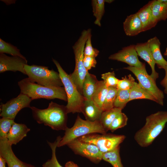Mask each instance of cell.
<instances>
[{"instance_id":"8992f818","label":"cell","mask_w":167,"mask_h":167,"mask_svg":"<svg viewBox=\"0 0 167 167\" xmlns=\"http://www.w3.org/2000/svg\"><path fill=\"white\" fill-rule=\"evenodd\" d=\"M53 61L58 69L66 94L67 103L66 106L67 113H82L85 98L79 92L70 75L57 60L53 59Z\"/></svg>"},{"instance_id":"60d3db41","label":"cell","mask_w":167,"mask_h":167,"mask_svg":"<svg viewBox=\"0 0 167 167\" xmlns=\"http://www.w3.org/2000/svg\"><path fill=\"white\" fill-rule=\"evenodd\" d=\"M113 1V0H105V2H106L109 3H110L112 2Z\"/></svg>"},{"instance_id":"e575fe53","label":"cell","mask_w":167,"mask_h":167,"mask_svg":"<svg viewBox=\"0 0 167 167\" xmlns=\"http://www.w3.org/2000/svg\"><path fill=\"white\" fill-rule=\"evenodd\" d=\"M101 77L108 87H117L119 80L116 77L114 71L102 74L101 75Z\"/></svg>"},{"instance_id":"d6a6232c","label":"cell","mask_w":167,"mask_h":167,"mask_svg":"<svg viewBox=\"0 0 167 167\" xmlns=\"http://www.w3.org/2000/svg\"><path fill=\"white\" fill-rule=\"evenodd\" d=\"M128 118L124 113L121 112L114 119L110 126L109 130L113 132L117 129L123 127L127 124Z\"/></svg>"},{"instance_id":"d4e9b609","label":"cell","mask_w":167,"mask_h":167,"mask_svg":"<svg viewBox=\"0 0 167 167\" xmlns=\"http://www.w3.org/2000/svg\"><path fill=\"white\" fill-rule=\"evenodd\" d=\"M122 110L121 109L114 107L110 110L102 112L100 121L106 132L109 130L110 126L113 120L122 112Z\"/></svg>"},{"instance_id":"f1b7e54d","label":"cell","mask_w":167,"mask_h":167,"mask_svg":"<svg viewBox=\"0 0 167 167\" xmlns=\"http://www.w3.org/2000/svg\"><path fill=\"white\" fill-rule=\"evenodd\" d=\"M130 89L118 90L113 107L122 109L129 102L130 99Z\"/></svg>"},{"instance_id":"3957f363","label":"cell","mask_w":167,"mask_h":167,"mask_svg":"<svg viewBox=\"0 0 167 167\" xmlns=\"http://www.w3.org/2000/svg\"><path fill=\"white\" fill-rule=\"evenodd\" d=\"M20 93L27 95L32 100L41 98L59 99L67 101L66 94L64 87H47L36 83L28 78L18 82Z\"/></svg>"},{"instance_id":"30bf717a","label":"cell","mask_w":167,"mask_h":167,"mask_svg":"<svg viewBox=\"0 0 167 167\" xmlns=\"http://www.w3.org/2000/svg\"><path fill=\"white\" fill-rule=\"evenodd\" d=\"M76 154L88 159L97 164L102 160L103 153L95 145L76 139L66 145Z\"/></svg>"},{"instance_id":"d590c367","label":"cell","mask_w":167,"mask_h":167,"mask_svg":"<svg viewBox=\"0 0 167 167\" xmlns=\"http://www.w3.org/2000/svg\"><path fill=\"white\" fill-rule=\"evenodd\" d=\"M92 35L90 33L85 43L84 50V55L96 57L99 54V50L94 48L92 46L91 41Z\"/></svg>"},{"instance_id":"cb8c5ba5","label":"cell","mask_w":167,"mask_h":167,"mask_svg":"<svg viewBox=\"0 0 167 167\" xmlns=\"http://www.w3.org/2000/svg\"><path fill=\"white\" fill-rule=\"evenodd\" d=\"M108 89L109 87L103 80L98 81L92 98V100L102 109Z\"/></svg>"},{"instance_id":"4316f807","label":"cell","mask_w":167,"mask_h":167,"mask_svg":"<svg viewBox=\"0 0 167 167\" xmlns=\"http://www.w3.org/2000/svg\"><path fill=\"white\" fill-rule=\"evenodd\" d=\"M62 138L60 136H58L53 143L47 141L52 150V157L51 159L48 160L43 164V167H63L58 161L56 154V148Z\"/></svg>"},{"instance_id":"83f0119b","label":"cell","mask_w":167,"mask_h":167,"mask_svg":"<svg viewBox=\"0 0 167 167\" xmlns=\"http://www.w3.org/2000/svg\"><path fill=\"white\" fill-rule=\"evenodd\" d=\"M120 147L103 153L102 160L110 163L113 167H123L120 155Z\"/></svg>"},{"instance_id":"7c38bea8","label":"cell","mask_w":167,"mask_h":167,"mask_svg":"<svg viewBox=\"0 0 167 167\" xmlns=\"http://www.w3.org/2000/svg\"><path fill=\"white\" fill-rule=\"evenodd\" d=\"M109 59L124 62L128 64L129 66L137 68L142 67L145 64L139 59L134 45L122 48L118 52L110 55Z\"/></svg>"},{"instance_id":"44dd1931","label":"cell","mask_w":167,"mask_h":167,"mask_svg":"<svg viewBox=\"0 0 167 167\" xmlns=\"http://www.w3.org/2000/svg\"><path fill=\"white\" fill-rule=\"evenodd\" d=\"M153 17L158 22L167 19V0H154L149 1Z\"/></svg>"},{"instance_id":"836d02e7","label":"cell","mask_w":167,"mask_h":167,"mask_svg":"<svg viewBox=\"0 0 167 167\" xmlns=\"http://www.w3.org/2000/svg\"><path fill=\"white\" fill-rule=\"evenodd\" d=\"M135 79L131 75L127 77L125 76L122 79H119L117 87L118 90H127L130 89L135 83Z\"/></svg>"},{"instance_id":"484cf974","label":"cell","mask_w":167,"mask_h":167,"mask_svg":"<svg viewBox=\"0 0 167 167\" xmlns=\"http://www.w3.org/2000/svg\"><path fill=\"white\" fill-rule=\"evenodd\" d=\"M105 0L92 1L93 15L96 18L94 24L99 27L101 26V20L105 12Z\"/></svg>"},{"instance_id":"f546056e","label":"cell","mask_w":167,"mask_h":167,"mask_svg":"<svg viewBox=\"0 0 167 167\" xmlns=\"http://www.w3.org/2000/svg\"><path fill=\"white\" fill-rule=\"evenodd\" d=\"M118 91L117 87H109L108 91L102 108L103 111L110 110L114 108L113 104Z\"/></svg>"},{"instance_id":"9a60e30c","label":"cell","mask_w":167,"mask_h":167,"mask_svg":"<svg viewBox=\"0 0 167 167\" xmlns=\"http://www.w3.org/2000/svg\"><path fill=\"white\" fill-rule=\"evenodd\" d=\"M135 48L138 56L147 62L152 69L151 77L156 81L159 77L158 73L155 68V62L152 56L148 42L138 43L135 45Z\"/></svg>"},{"instance_id":"e0dca14e","label":"cell","mask_w":167,"mask_h":167,"mask_svg":"<svg viewBox=\"0 0 167 167\" xmlns=\"http://www.w3.org/2000/svg\"><path fill=\"white\" fill-rule=\"evenodd\" d=\"M142 23V32L154 27L158 23L153 16L149 2L136 12Z\"/></svg>"},{"instance_id":"7a4b0ae2","label":"cell","mask_w":167,"mask_h":167,"mask_svg":"<svg viewBox=\"0 0 167 167\" xmlns=\"http://www.w3.org/2000/svg\"><path fill=\"white\" fill-rule=\"evenodd\" d=\"M167 122V111H159L147 116L143 126L135 133L134 138L142 147L151 145L163 130Z\"/></svg>"},{"instance_id":"ba28073f","label":"cell","mask_w":167,"mask_h":167,"mask_svg":"<svg viewBox=\"0 0 167 167\" xmlns=\"http://www.w3.org/2000/svg\"><path fill=\"white\" fill-rule=\"evenodd\" d=\"M126 136L110 133H93L77 138L79 140L96 145L103 153L113 151L120 146Z\"/></svg>"},{"instance_id":"603a6c76","label":"cell","mask_w":167,"mask_h":167,"mask_svg":"<svg viewBox=\"0 0 167 167\" xmlns=\"http://www.w3.org/2000/svg\"><path fill=\"white\" fill-rule=\"evenodd\" d=\"M129 101L137 99H146L157 103L155 97L149 92L135 82L133 87L130 89Z\"/></svg>"},{"instance_id":"ac0fdd59","label":"cell","mask_w":167,"mask_h":167,"mask_svg":"<svg viewBox=\"0 0 167 167\" xmlns=\"http://www.w3.org/2000/svg\"><path fill=\"white\" fill-rule=\"evenodd\" d=\"M103 110L92 100L85 99L82 113L86 120L91 122L100 121Z\"/></svg>"},{"instance_id":"ffe728a7","label":"cell","mask_w":167,"mask_h":167,"mask_svg":"<svg viewBox=\"0 0 167 167\" xmlns=\"http://www.w3.org/2000/svg\"><path fill=\"white\" fill-rule=\"evenodd\" d=\"M147 42L155 63L159 68L164 69L167 61L161 54L160 49L161 43L159 40L156 36H155L149 39Z\"/></svg>"},{"instance_id":"4fadbf2b","label":"cell","mask_w":167,"mask_h":167,"mask_svg":"<svg viewBox=\"0 0 167 167\" xmlns=\"http://www.w3.org/2000/svg\"><path fill=\"white\" fill-rule=\"evenodd\" d=\"M26 64H27L26 58L19 56L10 57L4 54L0 53V73L8 71H19L26 75L24 69Z\"/></svg>"},{"instance_id":"8d00e7d4","label":"cell","mask_w":167,"mask_h":167,"mask_svg":"<svg viewBox=\"0 0 167 167\" xmlns=\"http://www.w3.org/2000/svg\"><path fill=\"white\" fill-rule=\"evenodd\" d=\"M83 61L84 66L87 71L95 67L97 63L95 58L92 56L84 55Z\"/></svg>"},{"instance_id":"1f68e13d","label":"cell","mask_w":167,"mask_h":167,"mask_svg":"<svg viewBox=\"0 0 167 167\" xmlns=\"http://www.w3.org/2000/svg\"><path fill=\"white\" fill-rule=\"evenodd\" d=\"M14 119L2 118L0 119V139H7V135L13 123Z\"/></svg>"},{"instance_id":"7402d4cb","label":"cell","mask_w":167,"mask_h":167,"mask_svg":"<svg viewBox=\"0 0 167 167\" xmlns=\"http://www.w3.org/2000/svg\"><path fill=\"white\" fill-rule=\"evenodd\" d=\"M98 81L95 75L87 72L82 86V95L85 99L92 100Z\"/></svg>"},{"instance_id":"8fae6325","label":"cell","mask_w":167,"mask_h":167,"mask_svg":"<svg viewBox=\"0 0 167 167\" xmlns=\"http://www.w3.org/2000/svg\"><path fill=\"white\" fill-rule=\"evenodd\" d=\"M32 101L27 95L20 93L16 97L0 105V116L2 118L14 119L21 109L27 107L31 108L30 103Z\"/></svg>"},{"instance_id":"52a82bcc","label":"cell","mask_w":167,"mask_h":167,"mask_svg":"<svg viewBox=\"0 0 167 167\" xmlns=\"http://www.w3.org/2000/svg\"><path fill=\"white\" fill-rule=\"evenodd\" d=\"M24 69L28 78L38 84L47 87L63 86L59 73L47 66L26 64Z\"/></svg>"},{"instance_id":"b9f144b4","label":"cell","mask_w":167,"mask_h":167,"mask_svg":"<svg viewBox=\"0 0 167 167\" xmlns=\"http://www.w3.org/2000/svg\"><path fill=\"white\" fill-rule=\"evenodd\" d=\"M164 55L165 56H167V47L166 48L165 51V53H164Z\"/></svg>"},{"instance_id":"9c48e42d","label":"cell","mask_w":167,"mask_h":167,"mask_svg":"<svg viewBox=\"0 0 167 167\" xmlns=\"http://www.w3.org/2000/svg\"><path fill=\"white\" fill-rule=\"evenodd\" d=\"M124 69L133 73L138 80L139 84L155 97L157 103L163 105L164 98L163 92L157 87L156 81L147 73L145 64L141 68L128 66Z\"/></svg>"},{"instance_id":"4dcf8cb0","label":"cell","mask_w":167,"mask_h":167,"mask_svg":"<svg viewBox=\"0 0 167 167\" xmlns=\"http://www.w3.org/2000/svg\"><path fill=\"white\" fill-rule=\"evenodd\" d=\"M0 53H6L13 56H19L26 58L20 53L17 48L0 39Z\"/></svg>"},{"instance_id":"74e56055","label":"cell","mask_w":167,"mask_h":167,"mask_svg":"<svg viewBox=\"0 0 167 167\" xmlns=\"http://www.w3.org/2000/svg\"><path fill=\"white\" fill-rule=\"evenodd\" d=\"M164 69L165 71V75L164 78L161 82L160 84L164 88V92L167 94V63Z\"/></svg>"},{"instance_id":"2e32d148","label":"cell","mask_w":167,"mask_h":167,"mask_svg":"<svg viewBox=\"0 0 167 167\" xmlns=\"http://www.w3.org/2000/svg\"><path fill=\"white\" fill-rule=\"evenodd\" d=\"M123 28L126 34L129 36H135L142 32V23L136 13L127 17L123 23Z\"/></svg>"},{"instance_id":"5b68a950","label":"cell","mask_w":167,"mask_h":167,"mask_svg":"<svg viewBox=\"0 0 167 167\" xmlns=\"http://www.w3.org/2000/svg\"><path fill=\"white\" fill-rule=\"evenodd\" d=\"M91 33L90 29L84 30L72 46L75 55V66L74 71L70 75L79 92L82 95L83 83L88 71L84 65V50L86 41Z\"/></svg>"},{"instance_id":"277c9868","label":"cell","mask_w":167,"mask_h":167,"mask_svg":"<svg viewBox=\"0 0 167 167\" xmlns=\"http://www.w3.org/2000/svg\"><path fill=\"white\" fill-rule=\"evenodd\" d=\"M100 121L91 122L82 119L79 115L76 118L73 126L67 127L65 130L64 136L57 147L67 145L72 140L85 135L93 133H106Z\"/></svg>"},{"instance_id":"f35d334b","label":"cell","mask_w":167,"mask_h":167,"mask_svg":"<svg viewBox=\"0 0 167 167\" xmlns=\"http://www.w3.org/2000/svg\"><path fill=\"white\" fill-rule=\"evenodd\" d=\"M65 167H79L78 165L72 161L67 162L65 165Z\"/></svg>"},{"instance_id":"ab89813d","label":"cell","mask_w":167,"mask_h":167,"mask_svg":"<svg viewBox=\"0 0 167 167\" xmlns=\"http://www.w3.org/2000/svg\"><path fill=\"white\" fill-rule=\"evenodd\" d=\"M6 163L5 159L0 155V167H6Z\"/></svg>"},{"instance_id":"5bb4252c","label":"cell","mask_w":167,"mask_h":167,"mask_svg":"<svg viewBox=\"0 0 167 167\" xmlns=\"http://www.w3.org/2000/svg\"><path fill=\"white\" fill-rule=\"evenodd\" d=\"M11 146L7 139L0 140V155L5 159L8 167H36L19 159L13 152Z\"/></svg>"},{"instance_id":"6da1fadb","label":"cell","mask_w":167,"mask_h":167,"mask_svg":"<svg viewBox=\"0 0 167 167\" xmlns=\"http://www.w3.org/2000/svg\"><path fill=\"white\" fill-rule=\"evenodd\" d=\"M30 109L33 118L38 123L57 131H65L67 127L68 113L66 106L51 101L45 109H40L34 106Z\"/></svg>"},{"instance_id":"d6986e66","label":"cell","mask_w":167,"mask_h":167,"mask_svg":"<svg viewBox=\"0 0 167 167\" xmlns=\"http://www.w3.org/2000/svg\"><path fill=\"white\" fill-rule=\"evenodd\" d=\"M30 131L25 125L15 122L8 133V141L11 145H15L26 137Z\"/></svg>"}]
</instances>
